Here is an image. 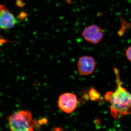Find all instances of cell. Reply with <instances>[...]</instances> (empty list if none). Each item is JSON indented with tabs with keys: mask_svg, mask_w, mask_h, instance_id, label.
I'll return each mask as SVG.
<instances>
[{
	"mask_svg": "<svg viewBox=\"0 0 131 131\" xmlns=\"http://www.w3.org/2000/svg\"><path fill=\"white\" fill-rule=\"evenodd\" d=\"M116 77L117 87L114 91H108L105 95V98L111 104L110 112L115 119L131 113V93L122 86L117 68L114 69Z\"/></svg>",
	"mask_w": 131,
	"mask_h": 131,
	"instance_id": "cell-1",
	"label": "cell"
},
{
	"mask_svg": "<svg viewBox=\"0 0 131 131\" xmlns=\"http://www.w3.org/2000/svg\"><path fill=\"white\" fill-rule=\"evenodd\" d=\"M11 131H34L35 121L28 110H21L14 113L7 118Z\"/></svg>",
	"mask_w": 131,
	"mask_h": 131,
	"instance_id": "cell-2",
	"label": "cell"
},
{
	"mask_svg": "<svg viewBox=\"0 0 131 131\" xmlns=\"http://www.w3.org/2000/svg\"><path fill=\"white\" fill-rule=\"evenodd\" d=\"M58 103V107L62 111L66 113L70 114L77 107V96L72 93H64L59 96Z\"/></svg>",
	"mask_w": 131,
	"mask_h": 131,
	"instance_id": "cell-3",
	"label": "cell"
},
{
	"mask_svg": "<svg viewBox=\"0 0 131 131\" xmlns=\"http://www.w3.org/2000/svg\"><path fill=\"white\" fill-rule=\"evenodd\" d=\"M103 30L99 26L91 25L84 28L82 35L86 41L93 44H96L101 42L103 38Z\"/></svg>",
	"mask_w": 131,
	"mask_h": 131,
	"instance_id": "cell-4",
	"label": "cell"
},
{
	"mask_svg": "<svg viewBox=\"0 0 131 131\" xmlns=\"http://www.w3.org/2000/svg\"><path fill=\"white\" fill-rule=\"evenodd\" d=\"M95 61L93 57L84 56L80 57L78 62V69L80 74L88 75L93 72Z\"/></svg>",
	"mask_w": 131,
	"mask_h": 131,
	"instance_id": "cell-5",
	"label": "cell"
},
{
	"mask_svg": "<svg viewBox=\"0 0 131 131\" xmlns=\"http://www.w3.org/2000/svg\"><path fill=\"white\" fill-rule=\"evenodd\" d=\"M17 21L14 15L5 7L0 12V29H7L13 28Z\"/></svg>",
	"mask_w": 131,
	"mask_h": 131,
	"instance_id": "cell-6",
	"label": "cell"
},
{
	"mask_svg": "<svg viewBox=\"0 0 131 131\" xmlns=\"http://www.w3.org/2000/svg\"><path fill=\"white\" fill-rule=\"evenodd\" d=\"M88 95L89 99L91 101H96L100 99V94L94 88H91L89 91Z\"/></svg>",
	"mask_w": 131,
	"mask_h": 131,
	"instance_id": "cell-7",
	"label": "cell"
},
{
	"mask_svg": "<svg viewBox=\"0 0 131 131\" xmlns=\"http://www.w3.org/2000/svg\"><path fill=\"white\" fill-rule=\"evenodd\" d=\"M126 55L127 59L131 62V46L128 47L127 49Z\"/></svg>",
	"mask_w": 131,
	"mask_h": 131,
	"instance_id": "cell-8",
	"label": "cell"
},
{
	"mask_svg": "<svg viewBox=\"0 0 131 131\" xmlns=\"http://www.w3.org/2000/svg\"><path fill=\"white\" fill-rule=\"evenodd\" d=\"M26 17V14L25 12H22L20 13L19 15L18 18L21 20H24Z\"/></svg>",
	"mask_w": 131,
	"mask_h": 131,
	"instance_id": "cell-9",
	"label": "cell"
},
{
	"mask_svg": "<svg viewBox=\"0 0 131 131\" xmlns=\"http://www.w3.org/2000/svg\"><path fill=\"white\" fill-rule=\"evenodd\" d=\"M16 4L17 6L21 8L23 7L24 5L22 0H16Z\"/></svg>",
	"mask_w": 131,
	"mask_h": 131,
	"instance_id": "cell-10",
	"label": "cell"
},
{
	"mask_svg": "<svg viewBox=\"0 0 131 131\" xmlns=\"http://www.w3.org/2000/svg\"><path fill=\"white\" fill-rule=\"evenodd\" d=\"M6 40L4 39L1 35H0V47H1V46L3 44L6 43Z\"/></svg>",
	"mask_w": 131,
	"mask_h": 131,
	"instance_id": "cell-11",
	"label": "cell"
},
{
	"mask_svg": "<svg viewBox=\"0 0 131 131\" xmlns=\"http://www.w3.org/2000/svg\"><path fill=\"white\" fill-rule=\"evenodd\" d=\"M5 7L3 5H0V12Z\"/></svg>",
	"mask_w": 131,
	"mask_h": 131,
	"instance_id": "cell-12",
	"label": "cell"
},
{
	"mask_svg": "<svg viewBox=\"0 0 131 131\" xmlns=\"http://www.w3.org/2000/svg\"><path fill=\"white\" fill-rule=\"evenodd\" d=\"M72 1H73V0H66V1H67V3L69 4H70L71 3Z\"/></svg>",
	"mask_w": 131,
	"mask_h": 131,
	"instance_id": "cell-13",
	"label": "cell"
}]
</instances>
